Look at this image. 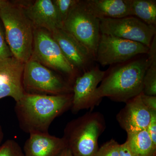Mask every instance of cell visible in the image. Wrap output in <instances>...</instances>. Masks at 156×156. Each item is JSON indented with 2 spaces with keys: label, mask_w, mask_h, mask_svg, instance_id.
<instances>
[{
  "label": "cell",
  "mask_w": 156,
  "mask_h": 156,
  "mask_svg": "<svg viewBox=\"0 0 156 156\" xmlns=\"http://www.w3.org/2000/svg\"><path fill=\"white\" fill-rule=\"evenodd\" d=\"M73 96V93L58 95L25 93L15 106L20 127L29 134L48 133L54 120L71 109Z\"/></svg>",
  "instance_id": "cell-1"
},
{
  "label": "cell",
  "mask_w": 156,
  "mask_h": 156,
  "mask_svg": "<svg viewBox=\"0 0 156 156\" xmlns=\"http://www.w3.org/2000/svg\"><path fill=\"white\" fill-rule=\"evenodd\" d=\"M150 63L147 53L113 65L105 71L97 88L98 99L101 101L107 97L113 101L126 103L139 95L143 92L144 78Z\"/></svg>",
  "instance_id": "cell-2"
},
{
  "label": "cell",
  "mask_w": 156,
  "mask_h": 156,
  "mask_svg": "<svg viewBox=\"0 0 156 156\" xmlns=\"http://www.w3.org/2000/svg\"><path fill=\"white\" fill-rule=\"evenodd\" d=\"M106 128L101 113L87 112L67 123L62 137L73 156H95L98 139Z\"/></svg>",
  "instance_id": "cell-3"
},
{
  "label": "cell",
  "mask_w": 156,
  "mask_h": 156,
  "mask_svg": "<svg viewBox=\"0 0 156 156\" xmlns=\"http://www.w3.org/2000/svg\"><path fill=\"white\" fill-rule=\"evenodd\" d=\"M0 18L13 56L25 63L32 55L33 26L23 8L9 2L0 9Z\"/></svg>",
  "instance_id": "cell-4"
},
{
  "label": "cell",
  "mask_w": 156,
  "mask_h": 156,
  "mask_svg": "<svg viewBox=\"0 0 156 156\" xmlns=\"http://www.w3.org/2000/svg\"><path fill=\"white\" fill-rule=\"evenodd\" d=\"M24 90L31 94L58 95L73 93V87L38 61L31 58L24 65Z\"/></svg>",
  "instance_id": "cell-5"
},
{
  "label": "cell",
  "mask_w": 156,
  "mask_h": 156,
  "mask_svg": "<svg viewBox=\"0 0 156 156\" xmlns=\"http://www.w3.org/2000/svg\"><path fill=\"white\" fill-rule=\"evenodd\" d=\"M62 29L85 46L95 59L101 35L100 20L89 11L83 1H79L73 7Z\"/></svg>",
  "instance_id": "cell-6"
},
{
  "label": "cell",
  "mask_w": 156,
  "mask_h": 156,
  "mask_svg": "<svg viewBox=\"0 0 156 156\" xmlns=\"http://www.w3.org/2000/svg\"><path fill=\"white\" fill-rule=\"evenodd\" d=\"M31 58L63 73L73 83L77 77L76 70L65 57L51 33L46 30H34L33 50Z\"/></svg>",
  "instance_id": "cell-7"
},
{
  "label": "cell",
  "mask_w": 156,
  "mask_h": 156,
  "mask_svg": "<svg viewBox=\"0 0 156 156\" xmlns=\"http://www.w3.org/2000/svg\"><path fill=\"white\" fill-rule=\"evenodd\" d=\"M149 48L138 42L101 34L95 61L102 66L123 63L147 54Z\"/></svg>",
  "instance_id": "cell-8"
},
{
  "label": "cell",
  "mask_w": 156,
  "mask_h": 156,
  "mask_svg": "<svg viewBox=\"0 0 156 156\" xmlns=\"http://www.w3.org/2000/svg\"><path fill=\"white\" fill-rule=\"evenodd\" d=\"M101 34H106L150 47L156 27L148 25L134 16L101 19Z\"/></svg>",
  "instance_id": "cell-9"
},
{
  "label": "cell",
  "mask_w": 156,
  "mask_h": 156,
  "mask_svg": "<svg viewBox=\"0 0 156 156\" xmlns=\"http://www.w3.org/2000/svg\"><path fill=\"white\" fill-rule=\"evenodd\" d=\"M105 74L98 66L93 67L76 78L73 86L72 111L78 113L84 109L92 111L101 101L97 96V89Z\"/></svg>",
  "instance_id": "cell-10"
},
{
  "label": "cell",
  "mask_w": 156,
  "mask_h": 156,
  "mask_svg": "<svg viewBox=\"0 0 156 156\" xmlns=\"http://www.w3.org/2000/svg\"><path fill=\"white\" fill-rule=\"evenodd\" d=\"M50 33L75 69L80 70L83 73L94 66V56L72 35L62 28L57 29Z\"/></svg>",
  "instance_id": "cell-11"
},
{
  "label": "cell",
  "mask_w": 156,
  "mask_h": 156,
  "mask_svg": "<svg viewBox=\"0 0 156 156\" xmlns=\"http://www.w3.org/2000/svg\"><path fill=\"white\" fill-rule=\"evenodd\" d=\"M24 65L14 56L0 60V99L11 97L17 102L23 97Z\"/></svg>",
  "instance_id": "cell-12"
},
{
  "label": "cell",
  "mask_w": 156,
  "mask_h": 156,
  "mask_svg": "<svg viewBox=\"0 0 156 156\" xmlns=\"http://www.w3.org/2000/svg\"><path fill=\"white\" fill-rule=\"evenodd\" d=\"M119 112L117 121L126 133L146 129L151 118V113L143 103L140 94L126 101Z\"/></svg>",
  "instance_id": "cell-13"
},
{
  "label": "cell",
  "mask_w": 156,
  "mask_h": 156,
  "mask_svg": "<svg viewBox=\"0 0 156 156\" xmlns=\"http://www.w3.org/2000/svg\"><path fill=\"white\" fill-rule=\"evenodd\" d=\"M23 10L36 28L43 29L50 33L63 28V23L53 1L37 0Z\"/></svg>",
  "instance_id": "cell-14"
},
{
  "label": "cell",
  "mask_w": 156,
  "mask_h": 156,
  "mask_svg": "<svg viewBox=\"0 0 156 156\" xmlns=\"http://www.w3.org/2000/svg\"><path fill=\"white\" fill-rule=\"evenodd\" d=\"M29 134L23 147L25 156H58L67 147L63 137H56L48 132H33Z\"/></svg>",
  "instance_id": "cell-15"
},
{
  "label": "cell",
  "mask_w": 156,
  "mask_h": 156,
  "mask_svg": "<svg viewBox=\"0 0 156 156\" xmlns=\"http://www.w3.org/2000/svg\"><path fill=\"white\" fill-rule=\"evenodd\" d=\"M89 11L98 19L131 16L128 0H86Z\"/></svg>",
  "instance_id": "cell-16"
},
{
  "label": "cell",
  "mask_w": 156,
  "mask_h": 156,
  "mask_svg": "<svg viewBox=\"0 0 156 156\" xmlns=\"http://www.w3.org/2000/svg\"><path fill=\"white\" fill-rule=\"evenodd\" d=\"M127 134L126 141L133 156H156V146L146 129Z\"/></svg>",
  "instance_id": "cell-17"
},
{
  "label": "cell",
  "mask_w": 156,
  "mask_h": 156,
  "mask_svg": "<svg viewBox=\"0 0 156 156\" xmlns=\"http://www.w3.org/2000/svg\"><path fill=\"white\" fill-rule=\"evenodd\" d=\"M131 16L149 25L156 27L155 0H128Z\"/></svg>",
  "instance_id": "cell-18"
},
{
  "label": "cell",
  "mask_w": 156,
  "mask_h": 156,
  "mask_svg": "<svg viewBox=\"0 0 156 156\" xmlns=\"http://www.w3.org/2000/svg\"><path fill=\"white\" fill-rule=\"evenodd\" d=\"M149 59L148 67L143 80V90L144 94L156 96V39L152 41L147 53Z\"/></svg>",
  "instance_id": "cell-19"
},
{
  "label": "cell",
  "mask_w": 156,
  "mask_h": 156,
  "mask_svg": "<svg viewBox=\"0 0 156 156\" xmlns=\"http://www.w3.org/2000/svg\"><path fill=\"white\" fill-rule=\"evenodd\" d=\"M62 23L66 19L79 0H54L53 1Z\"/></svg>",
  "instance_id": "cell-20"
},
{
  "label": "cell",
  "mask_w": 156,
  "mask_h": 156,
  "mask_svg": "<svg viewBox=\"0 0 156 156\" xmlns=\"http://www.w3.org/2000/svg\"><path fill=\"white\" fill-rule=\"evenodd\" d=\"M0 156H25V155L16 141L9 140L0 147Z\"/></svg>",
  "instance_id": "cell-21"
},
{
  "label": "cell",
  "mask_w": 156,
  "mask_h": 156,
  "mask_svg": "<svg viewBox=\"0 0 156 156\" xmlns=\"http://www.w3.org/2000/svg\"><path fill=\"white\" fill-rule=\"evenodd\" d=\"M95 156H120V144L112 139L98 148Z\"/></svg>",
  "instance_id": "cell-22"
},
{
  "label": "cell",
  "mask_w": 156,
  "mask_h": 156,
  "mask_svg": "<svg viewBox=\"0 0 156 156\" xmlns=\"http://www.w3.org/2000/svg\"><path fill=\"white\" fill-rule=\"evenodd\" d=\"M13 56L6 41L5 32L0 24V60Z\"/></svg>",
  "instance_id": "cell-23"
},
{
  "label": "cell",
  "mask_w": 156,
  "mask_h": 156,
  "mask_svg": "<svg viewBox=\"0 0 156 156\" xmlns=\"http://www.w3.org/2000/svg\"><path fill=\"white\" fill-rule=\"evenodd\" d=\"M143 103L149 110L151 113L156 112V96L145 95L140 93Z\"/></svg>",
  "instance_id": "cell-24"
},
{
  "label": "cell",
  "mask_w": 156,
  "mask_h": 156,
  "mask_svg": "<svg viewBox=\"0 0 156 156\" xmlns=\"http://www.w3.org/2000/svg\"><path fill=\"white\" fill-rule=\"evenodd\" d=\"M146 129L154 144L156 146V112L151 113L150 122Z\"/></svg>",
  "instance_id": "cell-25"
},
{
  "label": "cell",
  "mask_w": 156,
  "mask_h": 156,
  "mask_svg": "<svg viewBox=\"0 0 156 156\" xmlns=\"http://www.w3.org/2000/svg\"><path fill=\"white\" fill-rule=\"evenodd\" d=\"M120 156H133L126 141L120 144Z\"/></svg>",
  "instance_id": "cell-26"
},
{
  "label": "cell",
  "mask_w": 156,
  "mask_h": 156,
  "mask_svg": "<svg viewBox=\"0 0 156 156\" xmlns=\"http://www.w3.org/2000/svg\"><path fill=\"white\" fill-rule=\"evenodd\" d=\"M58 156H73L71 152L68 147L65 149L64 150L59 154Z\"/></svg>",
  "instance_id": "cell-27"
},
{
  "label": "cell",
  "mask_w": 156,
  "mask_h": 156,
  "mask_svg": "<svg viewBox=\"0 0 156 156\" xmlns=\"http://www.w3.org/2000/svg\"><path fill=\"white\" fill-rule=\"evenodd\" d=\"M7 3V2L5 1H3V0H0V9H2V8Z\"/></svg>",
  "instance_id": "cell-28"
},
{
  "label": "cell",
  "mask_w": 156,
  "mask_h": 156,
  "mask_svg": "<svg viewBox=\"0 0 156 156\" xmlns=\"http://www.w3.org/2000/svg\"><path fill=\"white\" fill-rule=\"evenodd\" d=\"M3 133L2 131V128L0 126V144H1V142H2V140L3 139ZM1 147V145H0Z\"/></svg>",
  "instance_id": "cell-29"
}]
</instances>
